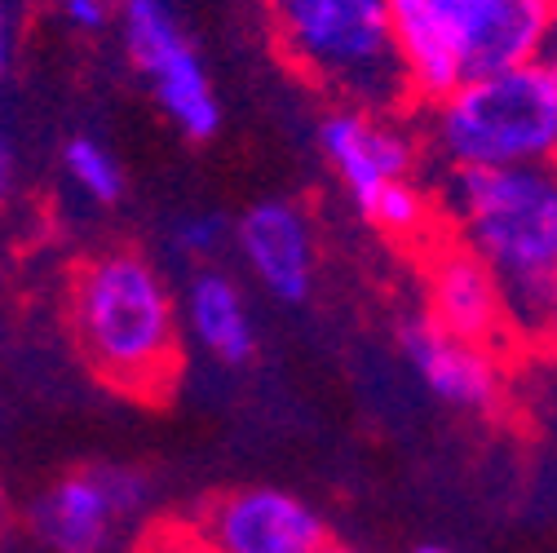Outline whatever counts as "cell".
I'll return each mask as SVG.
<instances>
[{
    "label": "cell",
    "instance_id": "obj_7",
    "mask_svg": "<svg viewBox=\"0 0 557 553\" xmlns=\"http://www.w3.org/2000/svg\"><path fill=\"white\" fill-rule=\"evenodd\" d=\"M151 501V482L133 465H89L62 474L36 496L32 531L53 553H102L115 527L143 514Z\"/></svg>",
    "mask_w": 557,
    "mask_h": 553
},
{
    "label": "cell",
    "instance_id": "obj_9",
    "mask_svg": "<svg viewBox=\"0 0 557 553\" xmlns=\"http://www.w3.org/2000/svg\"><path fill=\"white\" fill-rule=\"evenodd\" d=\"M319 147L363 218L381 199V191L411 177L416 160H421V143L411 137L403 115H372L355 107L327 111V120L319 124Z\"/></svg>",
    "mask_w": 557,
    "mask_h": 553
},
{
    "label": "cell",
    "instance_id": "obj_11",
    "mask_svg": "<svg viewBox=\"0 0 557 553\" xmlns=\"http://www.w3.org/2000/svg\"><path fill=\"white\" fill-rule=\"evenodd\" d=\"M421 284H425V319L451 336L500 345L509 336L505 293L460 239L434 235L421 248Z\"/></svg>",
    "mask_w": 557,
    "mask_h": 553
},
{
    "label": "cell",
    "instance_id": "obj_12",
    "mask_svg": "<svg viewBox=\"0 0 557 553\" xmlns=\"http://www.w3.org/2000/svg\"><path fill=\"white\" fill-rule=\"evenodd\" d=\"M235 248L252 280L284 306H301L314 293L319 244L314 222L293 199H261L231 226Z\"/></svg>",
    "mask_w": 557,
    "mask_h": 553
},
{
    "label": "cell",
    "instance_id": "obj_13",
    "mask_svg": "<svg viewBox=\"0 0 557 553\" xmlns=\"http://www.w3.org/2000/svg\"><path fill=\"white\" fill-rule=\"evenodd\" d=\"M182 336H190L203 355H213L226 368H244L257 355V323L248 310L244 288L218 266L190 270L186 293L177 302Z\"/></svg>",
    "mask_w": 557,
    "mask_h": 553
},
{
    "label": "cell",
    "instance_id": "obj_2",
    "mask_svg": "<svg viewBox=\"0 0 557 553\" xmlns=\"http://www.w3.org/2000/svg\"><path fill=\"white\" fill-rule=\"evenodd\" d=\"M438 218L505 293L509 336L531 345L535 323L557 293V164L447 173Z\"/></svg>",
    "mask_w": 557,
    "mask_h": 553
},
{
    "label": "cell",
    "instance_id": "obj_4",
    "mask_svg": "<svg viewBox=\"0 0 557 553\" xmlns=\"http://www.w3.org/2000/svg\"><path fill=\"white\" fill-rule=\"evenodd\" d=\"M425 143L447 173L557 164V76L527 62L500 76L465 81L430 107Z\"/></svg>",
    "mask_w": 557,
    "mask_h": 553
},
{
    "label": "cell",
    "instance_id": "obj_20",
    "mask_svg": "<svg viewBox=\"0 0 557 553\" xmlns=\"http://www.w3.org/2000/svg\"><path fill=\"white\" fill-rule=\"evenodd\" d=\"M18 186V147H14V137L0 128V199H10Z\"/></svg>",
    "mask_w": 557,
    "mask_h": 553
},
{
    "label": "cell",
    "instance_id": "obj_18",
    "mask_svg": "<svg viewBox=\"0 0 557 553\" xmlns=\"http://www.w3.org/2000/svg\"><path fill=\"white\" fill-rule=\"evenodd\" d=\"M133 553H203V544L195 540L186 518H164V523H151L143 536H137Z\"/></svg>",
    "mask_w": 557,
    "mask_h": 553
},
{
    "label": "cell",
    "instance_id": "obj_3",
    "mask_svg": "<svg viewBox=\"0 0 557 553\" xmlns=\"http://www.w3.org/2000/svg\"><path fill=\"white\" fill-rule=\"evenodd\" d=\"M274 49L336 107L403 115L411 107L389 32V0H270Z\"/></svg>",
    "mask_w": 557,
    "mask_h": 553
},
{
    "label": "cell",
    "instance_id": "obj_19",
    "mask_svg": "<svg viewBox=\"0 0 557 553\" xmlns=\"http://www.w3.org/2000/svg\"><path fill=\"white\" fill-rule=\"evenodd\" d=\"M58 10L81 32H102L111 23V0H58Z\"/></svg>",
    "mask_w": 557,
    "mask_h": 553
},
{
    "label": "cell",
    "instance_id": "obj_10",
    "mask_svg": "<svg viewBox=\"0 0 557 553\" xmlns=\"http://www.w3.org/2000/svg\"><path fill=\"white\" fill-rule=\"evenodd\" d=\"M398 345L416 377L425 381L434 398H443L456 411H473V417H492L505 407L509 394V368L500 345H478L465 336H451L434 328L425 315L403 319Z\"/></svg>",
    "mask_w": 557,
    "mask_h": 553
},
{
    "label": "cell",
    "instance_id": "obj_16",
    "mask_svg": "<svg viewBox=\"0 0 557 553\" xmlns=\"http://www.w3.org/2000/svg\"><path fill=\"white\" fill-rule=\"evenodd\" d=\"M62 169L94 204H120L124 173H120L115 156L102 143H94V137H72V143L62 147Z\"/></svg>",
    "mask_w": 557,
    "mask_h": 553
},
{
    "label": "cell",
    "instance_id": "obj_23",
    "mask_svg": "<svg viewBox=\"0 0 557 553\" xmlns=\"http://www.w3.org/2000/svg\"><path fill=\"white\" fill-rule=\"evenodd\" d=\"M416 553H451V549H443V544H421Z\"/></svg>",
    "mask_w": 557,
    "mask_h": 553
},
{
    "label": "cell",
    "instance_id": "obj_15",
    "mask_svg": "<svg viewBox=\"0 0 557 553\" xmlns=\"http://www.w3.org/2000/svg\"><path fill=\"white\" fill-rule=\"evenodd\" d=\"M368 222L381 235L398 239V244L425 248L438 235V199H434V191H425L416 177H403V182L381 191V199L368 209Z\"/></svg>",
    "mask_w": 557,
    "mask_h": 553
},
{
    "label": "cell",
    "instance_id": "obj_22",
    "mask_svg": "<svg viewBox=\"0 0 557 553\" xmlns=\"http://www.w3.org/2000/svg\"><path fill=\"white\" fill-rule=\"evenodd\" d=\"M531 345H544V351L557 355V293L548 297V306H544V315H540V323H535Z\"/></svg>",
    "mask_w": 557,
    "mask_h": 553
},
{
    "label": "cell",
    "instance_id": "obj_24",
    "mask_svg": "<svg viewBox=\"0 0 557 553\" xmlns=\"http://www.w3.org/2000/svg\"><path fill=\"white\" fill-rule=\"evenodd\" d=\"M548 66H553V76H557V40H553V49H548V58H544Z\"/></svg>",
    "mask_w": 557,
    "mask_h": 553
},
{
    "label": "cell",
    "instance_id": "obj_14",
    "mask_svg": "<svg viewBox=\"0 0 557 553\" xmlns=\"http://www.w3.org/2000/svg\"><path fill=\"white\" fill-rule=\"evenodd\" d=\"M389 32L411 102L434 107L465 85L430 0H389Z\"/></svg>",
    "mask_w": 557,
    "mask_h": 553
},
{
    "label": "cell",
    "instance_id": "obj_26",
    "mask_svg": "<svg viewBox=\"0 0 557 553\" xmlns=\"http://www.w3.org/2000/svg\"><path fill=\"white\" fill-rule=\"evenodd\" d=\"M323 553H350V549H345V544H327Z\"/></svg>",
    "mask_w": 557,
    "mask_h": 553
},
{
    "label": "cell",
    "instance_id": "obj_25",
    "mask_svg": "<svg viewBox=\"0 0 557 553\" xmlns=\"http://www.w3.org/2000/svg\"><path fill=\"white\" fill-rule=\"evenodd\" d=\"M5 514H10V501H5V492H0V523H5Z\"/></svg>",
    "mask_w": 557,
    "mask_h": 553
},
{
    "label": "cell",
    "instance_id": "obj_17",
    "mask_svg": "<svg viewBox=\"0 0 557 553\" xmlns=\"http://www.w3.org/2000/svg\"><path fill=\"white\" fill-rule=\"evenodd\" d=\"M231 235V222L222 213H182L169 222V244L186 261H213Z\"/></svg>",
    "mask_w": 557,
    "mask_h": 553
},
{
    "label": "cell",
    "instance_id": "obj_1",
    "mask_svg": "<svg viewBox=\"0 0 557 553\" xmlns=\"http://www.w3.org/2000/svg\"><path fill=\"white\" fill-rule=\"evenodd\" d=\"M66 323L89 372L124 398L160 403L182 372V315L160 266L137 248L85 257L66 280Z\"/></svg>",
    "mask_w": 557,
    "mask_h": 553
},
{
    "label": "cell",
    "instance_id": "obj_8",
    "mask_svg": "<svg viewBox=\"0 0 557 553\" xmlns=\"http://www.w3.org/2000/svg\"><path fill=\"white\" fill-rule=\"evenodd\" d=\"M186 523L203 553H323L332 544L323 514L288 488H231Z\"/></svg>",
    "mask_w": 557,
    "mask_h": 553
},
{
    "label": "cell",
    "instance_id": "obj_21",
    "mask_svg": "<svg viewBox=\"0 0 557 553\" xmlns=\"http://www.w3.org/2000/svg\"><path fill=\"white\" fill-rule=\"evenodd\" d=\"M14 58V0H0V81L10 72Z\"/></svg>",
    "mask_w": 557,
    "mask_h": 553
},
{
    "label": "cell",
    "instance_id": "obj_5",
    "mask_svg": "<svg viewBox=\"0 0 557 553\" xmlns=\"http://www.w3.org/2000/svg\"><path fill=\"white\" fill-rule=\"evenodd\" d=\"M115 19H120L124 49L137 72L147 76L160 111L190 143H208L222 128V102L177 14L169 10V0H120Z\"/></svg>",
    "mask_w": 557,
    "mask_h": 553
},
{
    "label": "cell",
    "instance_id": "obj_6",
    "mask_svg": "<svg viewBox=\"0 0 557 553\" xmlns=\"http://www.w3.org/2000/svg\"><path fill=\"white\" fill-rule=\"evenodd\" d=\"M460 81L544 62L557 40V0H430Z\"/></svg>",
    "mask_w": 557,
    "mask_h": 553
}]
</instances>
